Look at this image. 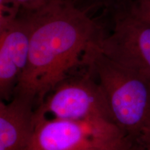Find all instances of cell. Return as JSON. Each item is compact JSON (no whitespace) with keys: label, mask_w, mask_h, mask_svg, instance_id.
Listing matches in <instances>:
<instances>
[{"label":"cell","mask_w":150,"mask_h":150,"mask_svg":"<svg viewBox=\"0 0 150 150\" xmlns=\"http://www.w3.org/2000/svg\"><path fill=\"white\" fill-rule=\"evenodd\" d=\"M20 8L13 0H0V26L16 20Z\"/></svg>","instance_id":"ba28073f"},{"label":"cell","mask_w":150,"mask_h":150,"mask_svg":"<svg viewBox=\"0 0 150 150\" xmlns=\"http://www.w3.org/2000/svg\"><path fill=\"white\" fill-rule=\"evenodd\" d=\"M28 150H79L115 147L128 150L129 142L114 123L108 121L34 118Z\"/></svg>","instance_id":"3957f363"},{"label":"cell","mask_w":150,"mask_h":150,"mask_svg":"<svg viewBox=\"0 0 150 150\" xmlns=\"http://www.w3.org/2000/svg\"><path fill=\"white\" fill-rule=\"evenodd\" d=\"M87 67L104 91L114 124L129 141L149 136L150 80L110 59L97 45L90 54Z\"/></svg>","instance_id":"7a4b0ae2"},{"label":"cell","mask_w":150,"mask_h":150,"mask_svg":"<svg viewBox=\"0 0 150 150\" xmlns=\"http://www.w3.org/2000/svg\"><path fill=\"white\" fill-rule=\"evenodd\" d=\"M20 7L27 9L30 12L34 11L48 4L54 0H13Z\"/></svg>","instance_id":"30bf717a"},{"label":"cell","mask_w":150,"mask_h":150,"mask_svg":"<svg viewBox=\"0 0 150 150\" xmlns=\"http://www.w3.org/2000/svg\"><path fill=\"white\" fill-rule=\"evenodd\" d=\"M79 150H125L123 149H120V148L115 147H89L85 148Z\"/></svg>","instance_id":"7c38bea8"},{"label":"cell","mask_w":150,"mask_h":150,"mask_svg":"<svg viewBox=\"0 0 150 150\" xmlns=\"http://www.w3.org/2000/svg\"><path fill=\"white\" fill-rule=\"evenodd\" d=\"M31 33L29 14L0 26V100L7 102L13 97L27 64Z\"/></svg>","instance_id":"8992f818"},{"label":"cell","mask_w":150,"mask_h":150,"mask_svg":"<svg viewBox=\"0 0 150 150\" xmlns=\"http://www.w3.org/2000/svg\"><path fill=\"white\" fill-rule=\"evenodd\" d=\"M97 48L110 59L150 80V23L125 10Z\"/></svg>","instance_id":"5b68a950"},{"label":"cell","mask_w":150,"mask_h":150,"mask_svg":"<svg viewBox=\"0 0 150 150\" xmlns=\"http://www.w3.org/2000/svg\"><path fill=\"white\" fill-rule=\"evenodd\" d=\"M113 122L104 91L88 67L58 84L34 110V118Z\"/></svg>","instance_id":"277c9868"},{"label":"cell","mask_w":150,"mask_h":150,"mask_svg":"<svg viewBox=\"0 0 150 150\" xmlns=\"http://www.w3.org/2000/svg\"><path fill=\"white\" fill-rule=\"evenodd\" d=\"M129 150H150V135L138 141L131 142Z\"/></svg>","instance_id":"8fae6325"},{"label":"cell","mask_w":150,"mask_h":150,"mask_svg":"<svg viewBox=\"0 0 150 150\" xmlns=\"http://www.w3.org/2000/svg\"><path fill=\"white\" fill-rule=\"evenodd\" d=\"M35 106L22 97L0 100V150H28L34 130Z\"/></svg>","instance_id":"52a82bcc"},{"label":"cell","mask_w":150,"mask_h":150,"mask_svg":"<svg viewBox=\"0 0 150 150\" xmlns=\"http://www.w3.org/2000/svg\"><path fill=\"white\" fill-rule=\"evenodd\" d=\"M127 10L150 23V0H136Z\"/></svg>","instance_id":"9c48e42d"},{"label":"cell","mask_w":150,"mask_h":150,"mask_svg":"<svg viewBox=\"0 0 150 150\" xmlns=\"http://www.w3.org/2000/svg\"><path fill=\"white\" fill-rule=\"evenodd\" d=\"M29 16V59L13 97L27 99L35 108L76 68L87 66L103 35L85 11L63 0H54Z\"/></svg>","instance_id":"6da1fadb"}]
</instances>
